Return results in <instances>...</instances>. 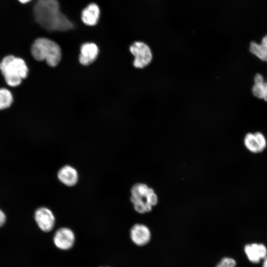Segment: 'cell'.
<instances>
[{"label":"cell","instance_id":"277c9868","mask_svg":"<svg viewBox=\"0 0 267 267\" xmlns=\"http://www.w3.org/2000/svg\"><path fill=\"white\" fill-rule=\"evenodd\" d=\"M0 70L4 77L16 75L22 79L27 77L28 68L25 61L13 55L4 57L0 63Z\"/></svg>","mask_w":267,"mask_h":267},{"label":"cell","instance_id":"ffe728a7","mask_svg":"<svg viewBox=\"0 0 267 267\" xmlns=\"http://www.w3.org/2000/svg\"><path fill=\"white\" fill-rule=\"evenodd\" d=\"M19 2H20L22 3H26L29 1H30L31 0H18Z\"/></svg>","mask_w":267,"mask_h":267},{"label":"cell","instance_id":"2e32d148","mask_svg":"<svg viewBox=\"0 0 267 267\" xmlns=\"http://www.w3.org/2000/svg\"><path fill=\"white\" fill-rule=\"evenodd\" d=\"M13 96L11 92L7 89H0V109L2 110L9 107L13 102Z\"/></svg>","mask_w":267,"mask_h":267},{"label":"cell","instance_id":"6da1fadb","mask_svg":"<svg viewBox=\"0 0 267 267\" xmlns=\"http://www.w3.org/2000/svg\"><path fill=\"white\" fill-rule=\"evenodd\" d=\"M36 21L48 31H66L73 24L60 10L57 0H37L33 8Z\"/></svg>","mask_w":267,"mask_h":267},{"label":"cell","instance_id":"9a60e30c","mask_svg":"<svg viewBox=\"0 0 267 267\" xmlns=\"http://www.w3.org/2000/svg\"><path fill=\"white\" fill-rule=\"evenodd\" d=\"M249 49L259 59L267 62V35L263 38L261 44L251 42Z\"/></svg>","mask_w":267,"mask_h":267},{"label":"cell","instance_id":"e0dca14e","mask_svg":"<svg viewBox=\"0 0 267 267\" xmlns=\"http://www.w3.org/2000/svg\"><path fill=\"white\" fill-rule=\"evenodd\" d=\"M235 261L230 258L225 257L221 260L216 267H235Z\"/></svg>","mask_w":267,"mask_h":267},{"label":"cell","instance_id":"9c48e42d","mask_svg":"<svg viewBox=\"0 0 267 267\" xmlns=\"http://www.w3.org/2000/svg\"><path fill=\"white\" fill-rule=\"evenodd\" d=\"M151 232L149 228L142 224H135L130 230V237L133 242L138 246H143L151 239Z\"/></svg>","mask_w":267,"mask_h":267},{"label":"cell","instance_id":"ac0fdd59","mask_svg":"<svg viewBox=\"0 0 267 267\" xmlns=\"http://www.w3.org/2000/svg\"><path fill=\"white\" fill-rule=\"evenodd\" d=\"M6 216L5 214L0 209V227H1L5 222Z\"/></svg>","mask_w":267,"mask_h":267},{"label":"cell","instance_id":"7c38bea8","mask_svg":"<svg viewBox=\"0 0 267 267\" xmlns=\"http://www.w3.org/2000/svg\"><path fill=\"white\" fill-rule=\"evenodd\" d=\"M57 177L62 183L68 186H74L78 180L77 170L70 165L62 167L58 172Z\"/></svg>","mask_w":267,"mask_h":267},{"label":"cell","instance_id":"30bf717a","mask_svg":"<svg viewBox=\"0 0 267 267\" xmlns=\"http://www.w3.org/2000/svg\"><path fill=\"white\" fill-rule=\"evenodd\" d=\"M244 251L249 260L253 263H258L267 257V249L263 244H247Z\"/></svg>","mask_w":267,"mask_h":267},{"label":"cell","instance_id":"8fae6325","mask_svg":"<svg viewBox=\"0 0 267 267\" xmlns=\"http://www.w3.org/2000/svg\"><path fill=\"white\" fill-rule=\"evenodd\" d=\"M98 53V48L95 44L85 43L81 47L79 61L83 65H88L95 60Z\"/></svg>","mask_w":267,"mask_h":267},{"label":"cell","instance_id":"3957f363","mask_svg":"<svg viewBox=\"0 0 267 267\" xmlns=\"http://www.w3.org/2000/svg\"><path fill=\"white\" fill-rule=\"evenodd\" d=\"M131 200L135 210L141 214L150 211L157 202V197L154 191L142 183L134 184L131 189Z\"/></svg>","mask_w":267,"mask_h":267},{"label":"cell","instance_id":"8992f818","mask_svg":"<svg viewBox=\"0 0 267 267\" xmlns=\"http://www.w3.org/2000/svg\"><path fill=\"white\" fill-rule=\"evenodd\" d=\"M53 241L54 245L61 250H68L74 245L75 235L72 230L68 227H61L55 232Z\"/></svg>","mask_w":267,"mask_h":267},{"label":"cell","instance_id":"5bb4252c","mask_svg":"<svg viewBox=\"0 0 267 267\" xmlns=\"http://www.w3.org/2000/svg\"><path fill=\"white\" fill-rule=\"evenodd\" d=\"M254 81V84L252 89L253 95L267 102V80L265 81L264 77L257 73L255 76Z\"/></svg>","mask_w":267,"mask_h":267},{"label":"cell","instance_id":"52a82bcc","mask_svg":"<svg viewBox=\"0 0 267 267\" xmlns=\"http://www.w3.org/2000/svg\"><path fill=\"white\" fill-rule=\"evenodd\" d=\"M34 218L38 226L43 231L49 232L54 226V215L52 212L46 207L38 208L35 212Z\"/></svg>","mask_w":267,"mask_h":267},{"label":"cell","instance_id":"d6986e66","mask_svg":"<svg viewBox=\"0 0 267 267\" xmlns=\"http://www.w3.org/2000/svg\"><path fill=\"white\" fill-rule=\"evenodd\" d=\"M264 260L263 267H267V257Z\"/></svg>","mask_w":267,"mask_h":267},{"label":"cell","instance_id":"5b68a950","mask_svg":"<svg viewBox=\"0 0 267 267\" xmlns=\"http://www.w3.org/2000/svg\"><path fill=\"white\" fill-rule=\"evenodd\" d=\"M131 53L134 56L133 65L136 68L147 66L152 59V53L149 46L142 42H135L130 47Z\"/></svg>","mask_w":267,"mask_h":267},{"label":"cell","instance_id":"7a4b0ae2","mask_svg":"<svg viewBox=\"0 0 267 267\" xmlns=\"http://www.w3.org/2000/svg\"><path fill=\"white\" fill-rule=\"evenodd\" d=\"M33 57L38 61L45 60L51 67L57 65L61 58L59 45L49 39L41 38L35 41L31 47Z\"/></svg>","mask_w":267,"mask_h":267},{"label":"cell","instance_id":"4fadbf2b","mask_svg":"<svg viewBox=\"0 0 267 267\" xmlns=\"http://www.w3.org/2000/svg\"><path fill=\"white\" fill-rule=\"evenodd\" d=\"M100 16V9L94 3L89 4L82 12L81 18L83 22L89 26H94L98 22Z\"/></svg>","mask_w":267,"mask_h":267},{"label":"cell","instance_id":"ba28073f","mask_svg":"<svg viewBox=\"0 0 267 267\" xmlns=\"http://www.w3.org/2000/svg\"><path fill=\"white\" fill-rule=\"evenodd\" d=\"M244 144L250 152L259 153L263 152L266 148L267 140L261 132L249 133L244 137Z\"/></svg>","mask_w":267,"mask_h":267}]
</instances>
